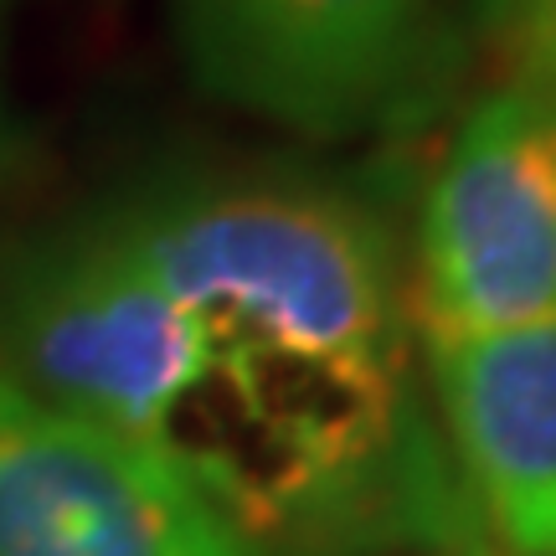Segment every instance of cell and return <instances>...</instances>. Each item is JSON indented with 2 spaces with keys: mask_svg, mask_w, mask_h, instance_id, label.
Masks as SVG:
<instances>
[{
  "mask_svg": "<svg viewBox=\"0 0 556 556\" xmlns=\"http://www.w3.org/2000/svg\"><path fill=\"white\" fill-rule=\"evenodd\" d=\"M191 325L155 454L263 556L381 531L479 541L413 397L397 242L361 201L294 186H180L103 217Z\"/></svg>",
  "mask_w": 556,
  "mask_h": 556,
  "instance_id": "1",
  "label": "cell"
},
{
  "mask_svg": "<svg viewBox=\"0 0 556 556\" xmlns=\"http://www.w3.org/2000/svg\"><path fill=\"white\" fill-rule=\"evenodd\" d=\"M191 361V325L109 222L0 263V377L155 454Z\"/></svg>",
  "mask_w": 556,
  "mask_h": 556,
  "instance_id": "2",
  "label": "cell"
},
{
  "mask_svg": "<svg viewBox=\"0 0 556 556\" xmlns=\"http://www.w3.org/2000/svg\"><path fill=\"white\" fill-rule=\"evenodd\" d=\"M407 315L422 345L556 315V93L516 83L458 124L422 197Z\"/></svg>",
  "mask_w": 556,
  "mask_h": 556,
  "instance_id": "3",
  "label": "cell"
},
{
  "mask_svg": "<svg viewBox=\"0 0 556 556\" xmlns=\"http://www.w3.org/2000/svg\"><path fill=\"white\" fill-rule=\"evenodd\" d=\"M201 93L289 124L356 135L392 119L438 67V0H176Z\"/></svg>",
  "mask_w": 556,
  "mask_h": 556,
  "instance_id": "4",
  "label": "cell"
},
{
  "mask_svg": "<svg viewBox=\"0 0 556 556\" xmlns=\"http://www.w3.org/2000/svg\"><path fill=\"white\" fill-rule=\"evenodd\" d=\"M0 556H263L160 454L0 377Z\"/></svg>",
  "mask_w": 556,
  "mask_h": 556,
  "instance_id": "5",
  "label": "cell"
},
{
  "mask_svg": "<svg viewBox=\"0 0 556 556\" xmlns=\"http://www.w3.org/2000/svg\"><path fill=\"white\" fill-rule=\"evenodd\" d=\"M469 505L505 556H556V315L428 345Z\"/></svg>",
  "mask_w": 556,
  "mask_h": 556,
  "instance_id": "6",
  "label": "cell"
},
{
  "mask_svg": "<svg viewBox=\"0 0 556 556\" xmlns=\"http://www.w3.org/2000/svg\"><path fill=\"white\" fill-rule=\"evenodd\" d=\"M500 37L516 47L520 73H526L520 83L556 93V0H520V11Z\"/></svg>",
  "mask_w": 556,
  "mask_h": 556,
  "instance_id": "7",
  "label": "cell"
},
{
  "mask_svg": "<svg viewBox=\"0 0 556 556\" xmlns=\"http://www.w3.org/2000/svg\"><path fill=\"white\" fill-rule=\"evenodd\" d=\"M458 5L469 11V21H475L479 31H495V37L510 26V16L520 11V0H458Z\"/></svg>",
  "mask_w": 556,
  "mask_h": 556,
  "instance_id": "8",
  "label": "cell"
},
{
  "mask_svg": "<svg viewBox=\"0 0 556 556\" xmlns=\"http://www.w3.org/2000/svg\"><path fill=\"white\" fill-rule=\"evenodd\" d=\"M428 556H505L495 546V541H490V546H484V541H458V546H438V552H428Z\"/></svg>",
  "mask_w": 556,
  "mask_h": 556,
  "instance_id": "9",
  "label": "cell"
}]
</instances>
